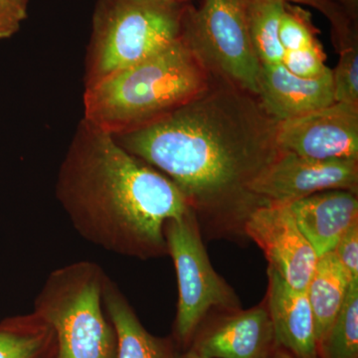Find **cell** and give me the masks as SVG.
Wrapping results in <instances>:
<instances>
[{
	"instance_id": "3",
	"label": "cell",
	"mask_w": 358,
	"mask_h": 358,
	"mask_svg": "<svg viewBox=\"0 0 358 358\" xmlns=\"http://www.w3.org/2000/svg\"><path fill=\"white\" fill-rule=\"evenodd\" d=\"M211 73L181 36L85 89V121L110 136L152 124L208 89Z\"/></svg>"
},
{
	"instance_id": "5",
	"label": "cell",
	"mask_w": 358,
	"mask_h": 358,
	"mask_svg": "<svg viewBox=\"0 0 358 358\" xmlns=\"http://www.w3.org/2000/svg\"><path fill=\"white\" fill-rule=\"evenodd\" d=\"M107 278L90 261L63 266L47 277L33 312L53 329L55 358H115L117 334L103 303Z\"/></svg>"
},
{
	"instance_id": "23",
	"label": "cell",
	"mask_w": 358,
	"mask_h": 358,
	"mask_svg": "<svg viewBox=\"0 0 358 358\" xmlns=\"http://www.w3.org/2000/svg\"><path fill=\"white\" fill-rule=\"evenodd\" d=\"M288 3L296 6H308L317 9L331 22L334 34V38L338 42L339 49L341 47L352 43L355 40V34L352 27V18L348 15L345 8L341 4L333 0H282Z\"/></svg>"
},
{
	"instance_id": "28",
	"label": "cell",
	"mask_w": 358,
	"mask_h": 358,
	"mask_svg": "<svg viewBox=\"0 0 358 358\" xmlns=\"http://www.w3.org/2000/svg\"><path fill=\"white\" fill-rule=\"evenodd\" d=\"M185 358H207L199 353L195 352L194 350H189L187 352L185 353Z\"/></svg>"
},
{
	"instance_id": "4",
	"label": "cell",
	"mask_w": 358,
	"mask_h": 358,
	"mask_svg": "<svg viewBox=\"0 0 358 358\" xmlns=\"http://www.w3.org/2000/svg\"><path fill=\"white\" fill-rule=\"evenodd\" d=\"M187 2L98 0L85 68V86L154 55L182 36Z\"/></svg>"
},
{
	"instance_id": "18",
	"label": "cell",
	"mask_w": 358,
	"mask_h": 358,
	"mask_svg": "<svg viewBox=\"0 0 358 358\" xmlns=\"http://www.w3.org/2000/svg\"><path fill=\"white\" fill-rule=\"evenodd\" d=\"M285 1L249 0L250 38L261 65L281 64L285 50L279 38Z\"/></svg>"
},
{
	"instance_id": "26",
	"label": "cell",
	"mask_w": 358,
	"mask_h": 358,
	"mask_svg": "<svg viewBox=\"0 0 358 358\" xmlns=\"http://www.w3.org/2000/svg\"><path fill=\"white\" fill-rule=\"evenodd\" d=\"M343 6L348 15L355 20V17H357L358 0H343Z\"/></svg>"
},
{
	"instance_id": "27",
	"label": "cell",
	"mask_w": 358,
	"mask_h": 358,
	"mask_svg": "<svg viewBox=\"0 0 358 358\" xmlns=\"http://www.w3.org/2000/svg\"><path fill=\"white\" fill-rule=\"evenodd\" d=\"M266 358H294L292 355H289V353L284 352V350H275L274 352L271 353L268 357Z\"/></svg>"
},
{
	"instance_id": "14",
	"label": "cell",
	"mask_w": 358,
	"mask_h": 358,
	"mask_svg": "<svg viewBox=\"0 0 358 358\" xmlns=\"http://www.w3.org/2000/svg\"><path fill=\"white\" fill-rule=\"evenodd\" d=\"M289 205L319 258L333 251L346 231L358 222L357 193L350 190H326Z\"/></svg>"
},
{
	"instance_id": "25",
	"label": "cell",
	"mask_w": 358,
	"mask_h": 358,
	"mask_svg": "<svg viewBox=\"0 0 358 358\" xmlns=\"http://www.w3.org/2000/svg\"><path fill=\"white\" fill-rule=\"evenodd\" d=\"M29 0H0V40L11 38L27 17Z\"/></svg>"
},
{
	"instance_id": "1",
	"label": "cell",
	"mask_w": 358,
	"mask_h": 358,
	"mask_svg": "<svg viewBox=\"0 0 358 358\" xmlns=\"http://www.w3.org/2000/svg\"><path fill=\"white\" fill-rule=\"evenodd\" d=\"M215 79L178 109L113 138L171 179L209 234L246 237L250 213L268 203L250 187L279 155L275 122L258 96Z\"/></svg>"
},
{
	"instance_id": "30",
	"label": "cell",
	"mask_w": 358,
	"mask_h": 358,
	"mask_svg": "<svg viewBox=\"0 0 358 358\" xmlns=\"http://www.w3.org/2000/svg\"><path fill=\"white\" fill-rule=\"evenodd\" d=\"M171 1H176V2H187V0H171Z\"/></svg>"
},
{
	"instance_id": "8",
	"label": "cell",
	"mask_w": 358,
	"mask_h": 358,
	"mask_svg": "<svg viewBox=\"0 0 358 358\" xmlns=\"http://www.w3.org/2000/svg\"><path fill=\"white\" fill-rule=\"evenodd\" d=\"M275 145L305 159L358 162V106L334 103L308 114L275 122Z\"/></svg>"
},
{
	"instance_id": "7",
	"label": "cell",
	"mask_w": 358,
	"mask_h": 358,
	"mask_svg": "<svg viewBox=\"0 0 358 358\" xmlns=\"http://www.w3.org/2000/svg\"><path fill=\"white\" fill-rule=\"evenodd\" d=\"M164 236L178 277L176 339L179 345L187 346L211 310L236 312L240 303L234 291L211 265L192 209L167 221Z\"/></svg>"
},
{
	"instance_id": "16",
	"label": "cell",
	"mask_w": 358,
	"mask_h": 358,
	"mask_svg": "<svg viewBox=\"0 0 358 358\" xmlns=\"http://www.w3.org/2000/svg\"><path fill=\"white\" fill-rule=\"evenodd\" d=\"M350 284L333 251L320 257L307 289L319 350L345 303Z\"/></svg>"
},
{
	"instance_id": "12",
	"label": "cell",
	"mask_w": 358,
	"mask_h": 358,
	"mask_svg": "<svg viewBox=\"0 0 358 358\" xmlns=\"http://www.w3.org/2000/svg\"><path fill=\"white\" fill-rule=\"evenodd\" d=\"M258 100L275 122L293 119L336 103L333 70L306 79L289 72L281 64L262 65Z\"/></svg>"
},
{
	"instance_id": "19",
	"label": "cell",
	"mask_w": 358,
	"mask_h": 358,
	"mask_svg": "<svg viewBox=\"0 0 358 358\" xmlns=\"http://www.w3.org/2000/svg\"><path fill=\"white\" fill-rule=\"evenodd\" d=\"M319 352L320 358H358V284H350L345 303Z\"/></svg>"
},
{
	"instance_id": "2",
	"label": "cell",
	"mask_w": 358,
	"mask_h": 358,
	"mask_svg": "<svg viewBox=\"0 0 358 358\" xmlns=\"http://www.w3.org/2000/svg\"><path fill=\"white\" fill-rule=\"evenodd\" d=\"M55 192L85 240L141 260L169 255L164 225L192 209L171 179L84 119L59 169Z\"/></svg>"
},
{
	"instance_id": "22",
	"label": "cell",
	"mask_w": 358,
	"mask_h": 358,
	"mask_svg": "<svg viewBox=\"0 0 358 358\" xmlns=\"http://www.w3.org/2000/svg\"><path fill=\"white\" fill-rule=\"evenodd\" d=\"M326 59L324 47L317 42L300 50L285 51L282 64L296 76L312 79L322 76L329 69Z\"/></svg>"
},
{
	"instance_id": "13",
	"label": "cell",
	"mask_w": 358,
	"mask_h": 358,
	"mask_svg": "<svg viewBox=\"0 0 358 358\" xmlns=\"http://www.w3.org/2000/svg\"><path fill=\"white\" fill-rule=\"evenodd\" d=\"M267 308L275 345L294 358H320L315 320L307 291L292 288L268 267Z\"/></svg>"
},
{
	"instance_id": "24",
	"label": "cell",
	"mask_w": 358,
	"mask_h": 358,
	"mask_svg": "<svg viewBox=\"0 0 358 358\" xmlns=\"http://www.w3.org/2000/svg\"><path fill=\"white\" fill-rule=\"evenodd\" d=\"M352 284H358V222L353 224L333 250Z\"/></svg>"
},
{
	"instance_id": "15",
	"label": "cell",
	"mask_w": 358,
	"mask_h": 358,
	"mask_svg": "<svg viewBox=\"0 0 358 358\" xmlns=\"http://www.w3.org/2000/svg\"><path fill=\"white\" fill-rule=\"evenodd\" d=\"M103 303L117 334L115 358H185L176 339L148 333L109 275L103 288Z\"/></svg>"
},
{
	"instance_id": "21",
	"label": "cell",
	"mask_w": 358,
	"mask_h": 358,
	"mask_svg": "<svg viewBox=\"0 0 358 358\" xmlns=\"http://www.w3.org/2000/svg\"><path fill=\"white\" fill-rule=\"evenodd\" d=\"M341 56L333 70L336 103L358 106V49L357 41L339 49Z\"/></svg>"
},
{
	"instance_id": "6",
	"label": "cell",
	"mask_w": 358,
	"mask_h": 358,
	"mask_svg": "<svg viewBox=\"0 0 358 358\" xmlns=\"http://www.w3.org/2000/svg\"><path fill=\"white\" fill-rule=\"evenodd\" d=\"M249 0H202L186 7L182 37L212 76L258 96L261 65L250 38Z\"/></svg>"
},
{
	"instance_id": "17",
	"label": "cell",
	"mask_w": 358,
	"mask_h": 358,
	"mask_svg": "<svg viewBox=\"0 0 358 358\" xmlns=\"http://www.w3.org/2000/svg\"><path fill=\"white\" fill-rule=\"evenodd\" d=\"M53 329L32 312L0 322V358H55Z\"/></svg>"
},
{
	"instance_id": "10",
	"label": "cell",
	"mask_w": 358,
	"mask_h": 358,
	"mask_svg": "<svg viewBox=\"0 0 358 358\" xmlns=\"http://www.w3.org/2000/svg\"><path fill=\"white\" fill-rule=\"evenodd\" d=\"M251 192L267 202H289L326 190L357 193L358 162L305 159L281 152L251 185Z\"/></svg>"
},
{
	"instance_id": "11",
	"label": "cell",
	"mask_w": 358,
	"mask_h": 358,
	"mask_svg": "<svg viewBox=\"0 0 358 358\" xmlns=\"http://www.w3.org/2000/svg\"><path fill=\"white\" fill-rule=\"evenodd\" d=\"M192 343L207 358H266L278 350L266 306L228 313Z\"/></svg>"
},
{
	"instance_id": "20",
	"label": "cell",
	"mask_w": 358,
	"mask_h": 358,
	"mask_svg": "<svg viewBox=\"0 0 358 358\" xmlns=\"http://www.w3.org/2000/svg\"><path fill=\"white\" fill-rule=\"evenodd\" d=\"M319 30L312 14L296 4L285 2L279 26V38L285 51L300 50L320 42Z\"/></svg>"
},
{
	"instance_id": "9",
	"label": "cell",
	"mask_w": 358,
	"mask_h": 358,
	"mask_svg": "<svg viewBox=\"0 0 358 358\" xmlns=\"http://www.w3.org/2000/svg\"><path fill=\"white\" fill-rule=\"evenodd\" d=\"M244 234L263 250L268 267L292 288L307 291L319 257L299 228L289 203L268 202L257 207L245 222Z\"/></svg>"
},
{
	"instance_id": "29",
	"label": "cell",
	"mask_w": 358,
	"mask_h": 358,
	"mask_svg": "<svg viewBox=\"0 0 358 358\" xmlns=\"http://www.w3.org/2000/svg\"><path fill=\"white\" fill-rule=\"evenodd\" d=\"M333 1L336 2V3L341 4V6L343 7V0H333ZM343 8H345V7H343Z\"/></svg>"
}]
</instances>
